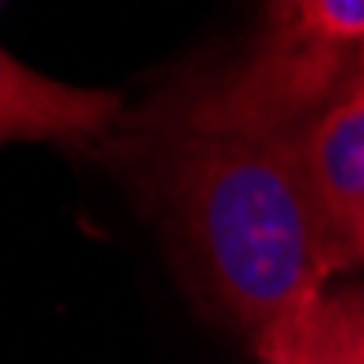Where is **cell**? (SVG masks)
Returning <instances> with one entry per match:
<instances>
[{"label":"cell","instance_id":"6da1fadb","mask_svg":"<svg viewBox=\"0 0 364 364\" xmlns=\"http://www.w3.org/2000/svg\"><path fill=\"white\" fill-rule=\"evenodd\" d=\"M159 193L206 294L250 351L343 281L307 185L303 123L272 132L176 127Z\"/></svg>","mask_w":364,"mask_h":364},{"label":"cell","instance_id":"7a4b0ae2","mask_svg":"<svg viewBox=\"0 0 364 364\" xmlns=\"http://www.w3.org/2000/svg\"><path fill=\"white\" fill-rule=\"evenodd\" d=\"M364 84V0H268L250 53L180 106V127H299Z\"/></svg>","mask_w":364,"mask_h":364},{"label":"cell","instance_id":"3957f363","mask_svg":"<svg viewBox=\"0 0 364 364\" xmlns=\"http://www.w3.org/2000/svg\"><path fill=\"white\" fill-rule=\"evenodd\" d=\"M303 167L343 277L364 268V84L303 123Z\"/></svg>","mask_w":364,"mask_h":364},{"label":"cell","instance_id":"277c9868","mask_svg":"<svg viewBox=\"0 0 364 364\" xmlns=\"http://www.w3.org/2000/svg\"><path fill=\"white\" fill-rule=\"evenodd\" d=\"M119 119V92L40 75L0 48V145L92 141Z\"/></svg>","mask_w":364,"mask_h":364},{"label":"cell","instance_id":"5b68a950","mask_svg":"<svg viewBox=\"0 0 364 364\" xmlns=\"http://www.w3.org/2000/svg\"><path fill=\"white\" fill-rule=\"evenodd\" d=\"M259 364H364V281H343L264 347Z\"/></svg>","mask_w":364,"mask_h":364}]
</instances>
